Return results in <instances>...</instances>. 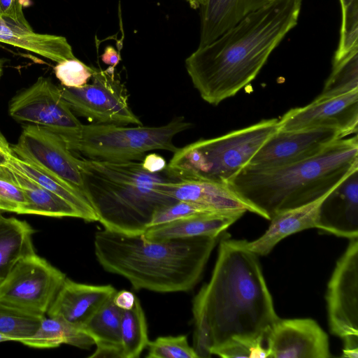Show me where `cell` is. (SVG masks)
<instances>
[{"label": "cell", "instance_id": "cell-27", "mask_svg": "<svg viewBox=\"0 0 358 358\" xmlns=\"http://www.w3.org/2000/svg\"><path fill=\"white\" fill-rule=\"evenodd\" d=\"M20 343L40 349L57 348L62 344L89 349L94 345L90 336L82 329L60 319L45 315L36 332Z\"/></svg>", "mask_w": 358, "mask_h": 358}, {"label": "cell", "instance_id": "cell-18", "mask_svg": "<svg viewBox=\"0 0 358 358\" xmlns=\"http://www.w3.org/2000/svg\"><path fill=\"white\" fill-rule=\"evenodd\" d=\"M164 188L166 193L176 201L196 203L213 212L245 210L252 213L251 207L227 184L200 180L171 179L165 182Z\"/></svg>", "mask_w": 358, "mask_h": 358}, {"label": "cell", "instance_id": "cell-10", "mask_svg": "<svg viewBox=\"0 0 358 358\" xmlns=\"http://www.w3.org/2000/svg\"><path fill=\"white\" fill-rule=\"evenodd\" d=\"M66 278L34 252L22 259L0 283V299L45 315Z\"/></svg>", "mask_w": 358, "mask_h": 358}, {"label": "cell", "instance_id": "cell-42", "mask_svg": "<svg viewBox=\"0 0 358 358\" xmlns=\"http://www.w3.org/2000/svg\"><path fill=\"white\" fill-rule=\"evenodd\" d=\"M353 0H339L341 8H343L350 4Z\"/></svg>", "mask_w": 358, "mask_h": 358}, {"label": "cell", "instance_id": "cell-17", "mask_svg": "<svg viewBox=\"0 0 358 358\" xmlns=\"http://www.w3.org/2000/svg\"><path fill=\"white\" fill-rule=\"evenodd\" d=\"M316 228L350 240L358 238V170L323 201Z\"/></svg>", "mask_w": 358, "mask_h": 358}, {"label": "cell", "instance_id": "cell-2", "mask_svg": "<svg viewBox=\"0 0 358 358\" xmlns=\"http://www.w3.org/2000/svg\"><path fill=\"white\" fill-rule=\"evenodd\" d=\"M302 0H270L185 59L201 99L217 106L259 74L271 52L298 24Z\"/></svg>", "mask_w": 358, "mask_h": 358}, {"label": "cell", "instance_id": "cell-37", "mask_svg": "<svg viewBox=\"0 0 358 358\" xmlns=\"http://www.w3.org/2000/svg\"><path fill=\"white\" fill-rule=\"evenodd\" d=\"M142 168L150 173H159L166 170L167 164L165 159L157 153L145 155L141 161Z\"/></svg>", "mask_w": 358, "mask_h": 358}, {"label": "cell", "instance_id": "cell-39", "mask_svg": "<svg viewBox=\"0 0 358 358\" xmlns=\"http://www.w3.org/2000/svg\"><path fill=\"white\" fill-rule=\"evenodd\" d=\"M101 58L104 64L115 68L121 60L120 52L110 45H108L105 48Z\"/></svg>", "mask_w": 358, "mask_h": 358}, {"label": "cell", "instance_id": "cell-5", "mask_svg": "<svg viewBox=\"0 0 358 358\" xmlns=\"http://www.w3.org/2000/svg\"><path fill=\"white\" fill-rule=\"evenodd\" d=\"M83 194L105 229L144 234L154 213L177 201L165 192L166 171L150 173L141 162L79 159Z\"/></svg>", "mask_w": 358, "mask_h": 358}, {"label": "cell", "instance_id": "cell-41", "mask_svg": "<svg viewBox=\"0 0 358 358\" xmlns=\"http://www.w3.org/2000/svg\"><path fill=\"white\" fill-rule=\"evenodd\" d=\"M187 1L192 8H199L203 4L204 0H185Z\"/></svg>", "mask_w": 358, "mask_h": 358}, {"label": "cell", "instance_id": "cell-11", "mask_svg": "<svg viewBox=\"0 0 358 358\" xmlns=\"http://www.w3.org/2000/svg\"><path fill=\"white\" fill-rule=\"evenodd\" d=\"M331 332L346 350L358 348V239L350 240L337 261L326 294Z\"/></svg>", "mask_w": 358, "mask_h": 358}, {"label": "cell", "instance_id": "cell-15", "mask_svg": "<svg viewBox=\"0 0 358 358\" xmlns=\"http://www.w3.org/2000/svg\"><path fill=\"white\" fill-rule=\"evenodd\" d=\"M270 358H328V336L310 318L280 319L266 337Z\"/></svg>", "mask_w": 358, "mask_h": 358}, {"label": "cell", "instance_id": "cell-34", "mask_svg": "<svg viewBox=\"0 0 358 358\" xmlns=\"http://www.w3.org/2000/svg\"><path fill=\"white\" fill-rule=\"evenodd\" d=\"M95 67L89 66L76 57L58 62L54 67L57 78L66 87H80L92 77Z\"/></svg>", "mask_w": 358, "mask_h": 358}, {"label": "cell", "instance_id": "cell-16", "mask_svg": "<svg viewBox=\"0 0 358 358\" xmlns=\"http://www.w3.org/2000/svg\"><path fill=\"white\" fill-rule=\"evenodd\" d=\"M116 292L110 285L84 284L66 278L46 314L81 329Z\"/></svg>", "mask_w": 358, "mask_h": 358}, {"label": "cell", "instance_id": "cell-32", "mask_svg": "<svg viewBox=\"0 0 358 358\" xmlns=\"http://www.w3.org/2000/svg\"><path fill=\"white\" fill-rule=\"evenodd\" d=\"M148 358H198L185 335L161 336L148 342Z\"/></svg>", "mask_w": 358, "mask_h": 358}, {"label": "cell", "instance_id": "cell-24", "mask_svg": "<svg viewBox=\"0 0 358 358\" xmlns=\"http://www.w3.org/2000/svg\"><path fill=\"white\" fill-rule=\"evenodd\" d=\"M6 166L29 177L64 199L78 210L82 220L87 222L98 221L92 207L84 194L58 176L17 157L14 153Z\"/></svg>", "mask_w": 358, "mask_h": 358}, {"label": "cell", "instance_id": "cell-33", "mask_svg": "<svg viewBox=\"0 0 358 358\" xmlns=\"http://www.w3.org/2000/svg\"><path fill=\"white\" fill-rule=\"evenodd\" d=\"M23 191L17 182L13 170L0 166V213L22 214L26 204Z\"/></svg>", "mask_w": 358, "mask_h": 358}, {"label": "cell", "instance_id": "cell-45", "mask_svg": "<svg viewBox=\"0 0 358 358\" xmlns=\"http://www.w3.org/2000/svg\"><path fill=\"white\" fill-rule=\"evenodd\" d=\"M6 341H12V340L10 338L0 334V343Z\"/></svg>", "mask_w": 358, "mask_h": 358}, {"label": "cell", "instance_id": "cell-4", "mask_svg": "<svg viewBox=\"0 0 358 358\" xmlns=\"http://www.w3.org/2000/svg\"><path fill=\"white\" fill-rule=\"evenodd\" d=\"M358 170L357 134L340 138L319 154L271 168L244 166L228 187L252 209L270 220L275 214L312 202L336 188Z\"/></svg>", "mask_w": 358, "mask_h": 358}, {"label": "cell", "instance_id": "cell-30", "mask_svg": "<svg viewBox=\"0 0 358 358\" xmlns=\"http://www.w3.org/2000/svg\"><path fill=\"white\" fill-rule=\"evenodd\" d=\"M358 89V49L332 61L331 72L320 98L340 96Z\"/></svg>", "mask_w": 358, "mask_h": 358}, {"label": "cell", "instance_id": "cell-35", "mask_svg": "<svg viewBox=\"0 0 358 358\" xmlns=\"http://www.w3.org/2000/svg\"><path fill=\"white\" fill-rule=\"evenodd\" d=\"M210 213L216 212L196 203L177 201L157 210L154 213L148 228L194 215Z\"/></svg>", "mask_w": 358, "mask_h": 358}, {"label": "cell", "instance_id": "cell-44", "mask_svg": "<svg viewBox=\"0 0 358 358\" xmlns=\"http://www.w3.org/2000/svg\"><path fill=\"white\" fill-rule=\"evenodd\" d=\"M4 62V59L0 57V78L3 74Z\"/></svg>", "mask_w": 358, "mask_h": 358}, {"label": "cell", "instance_id": "cell-20", "mask_svg": "<svg viewBox=\"0 0 358 358\" xmlns=\"http://www.w3.org/2000/svg\"><path fill=\"white\" fill-rule=\"evenodd\" d=\"M270 0H204L200 8L199 47L210 44Z\"/></svg>", "mask_w": 358, "mask_h": 358}, {"label": "cell", "instance_id": "cell-19", "mask_svg": "<svg viewBox=\"0 0 358 358\" xmlns=\"http://www.w3.org/2000/svg\"><path fill=\"white\" fill-rule=\"evenodd\" d=\"M331 192L312 202L273 215L268 229L261 236L252 241H247L248 248L257 256H265L285 238L308 229L316 228L321 205Z\"/></svg>", "mask_w": 358, "mask_h": 358}, {"label": "cell", "instance_id": "cell-43", "mask_svg": "<svg viewBox=\"0 0 358 358\" xmlns=\"http://www.w3.org/2000/svg\"><path fill=\"white\" fill-rule=\"evenodd\" d=\"M19 1L23 8L28 7L31 3V0H19Z\"/></svg>", "mask_w": 358, "mask_h": 358}, {"label": "cell", "instance_id": "cell-8", "mask_svg": "<svg viewBox=\"0 0 358 358\" xmlns=\"http://www.w3.org/2000/svg\"><path fill=\"white\" fill-rule=\"evenodd\" d=\"M8 113L17 122L44 127L56 133L71 152H77L83 124L63 98L59 87L49 78L39 77L14 96Z\"/></svg>", "mask_w": 358, "mask_h": 358}, {"label": "cell", "instance_id": "cell-25", "mask_svg": "<svg viewBox=\"0 0 358 358\" xmlns=\"http://www.w3.org/2000/svg\"><path fill=\"white\" fill-rule=\"evenodd\" d=\"M34 233L27 222L0 213V283L22 259L35 252Z\"/></svg>", "mask_w": 358, "mask_h": 358}, {"label": "cell", "instance_id": "cell-22", "mask_svg": "<svg viewBox=\"0 0 358 358\" xmlns=\"http://www.w3.org/2000/svg\"><path fill=\"white\" fill-rule=\"evenodd\" d=\"M0 42L37 54L55 62L73 59L67 39L62 36L39 34L29 27L0 18Z\"/></svg>", "mask_w": 358, "mask_h": 358}, {"label": "cell", "instance_id": "cell-1", "mask_svg": "<svg viewBox=\"0 0 358 358\" xmlns=\"http://www.w3.org/2000/svg\"><path fill=\"white\" fill-rule=\"evenodd\" d=\"M245 240L222 238L209 281L192 303L193 348L210 357L232 341L264 344L279 320L259 258Z\"/></svg>", "mask_w": 358, "mask_h": 358}, {"label": "cell", "instance_id": "cell-9", "mask_svg": "<svg viewBox=\"0 0 358 358\" xmlns=\"http://www.w3.org/2000/svg\"><path fill=\"white\" fill-rule=\"evenodd\" d=\"M91 83L80 87L59 86L72 111L96 124L141 125L131 110L127 90L115 68H95Z\"/></svg>", "mask_w": 358, "mask_h": 358}, {"label": "cell", "instance_id": "cell-38", "mask_svg": "<svg viewBox=\"0 0 358 358\" xmlns=\"http://www.w3.org/2000/svg\"><path fill=\"white\" fill-rule=\"evenodd\" d=\"M136 299V296L133 292L128 290H121L116 292L113 301L115 305L121 310H129L134 306Z\"/></svg>", "mask_w": 358, "mask_h": 358}, {"label": "cell", "instance_id": "cell-12", "mask_svg": "<svg viewBox=\"0 0 358 358\" xmlns=\"http://www.w3.org/2000/svg\"><path fill=\"white\" fill-rule=\"evenodd\" d=\"M10 147L17 157L52 173L83 194L79 159L56 133L28 124L23 127L17 143Z\"/></svg>", "mask_w": 358, "mask_h": 358}, {"label": "cell", "instance_id": "cell-21", "mask_svg": "<svg viewBox=\"0 0 358 358\" xmlns=\"http://www.w3.org/2000/svg\"><path fill=\"white\" fill-rule=\"evenodd\" d=\"M245 210L194 215L148 228L145 236L151 241H164L196 236H220L236 222Z\"/></svg>", "mask_w": 358, "mask_h": 358}, {"label": "cell", "instance_id": "cell-13", "mask_svg": "<svg viewBox=\"0 0 358 358\" xmlns=\"http://www.w3.org/2000/svg\"><path fill=\"white\" fill-rule=\"evenodd\" d=\"M331 128L345 136L357 134L358 89L328 98L317 96L311 103L286 112L278 120V130L291 131Z\"/></svg>", "mask_w": 358, "mask_h": 358}, {"label": "cell", "instance_id": "cell-6", "mask_svg": "<svg viewBox=\"0 0 358 358\" xmlns=\"http://www.w3.org/2000/svg\"><path fill=\"white\" fill-rule=\"evenodd\" d=\"M278 130V119L262 120L222 136L178 148L166 171L175 180L226 184Z\"/></svg>", "mask_w": 358, "mask_h": 358}, {"label": "cell", "instance_id": "cell-7", "mask_svg": "<svg viewBox=\"0 0 358 358\" xmlns=\"http://www.w3.org/2000/svg\"><path fill=\"white\" fill-rule=\"evenodd\" d=\"M192 127L182 116L158 127L83 124L77 152L90 159L141 162L150 151L176 152L178 148L173 143L174 137Z\"/></svg>", "mask_w": 358, "mask_h": 358}, {"label": "cell", "instance_id": "cell-31", "mask_svg": "<svg viewBox=\"0 0 358 358\" xmlns=\"http://www.w3.org/2000/svg\"><path fill=\"white\" fill-rule=\"evenodd\" d=\"M341 24L338 47L332 61H337L358 49V0L341 9Z\"/></svg>", "mask_w": 358, "mask_h": 358}, {"label": "cell", "instance_id": "cell-23", "mask_svg": "<svg viewBox=\"0 0 358 358\" xmlns=\"http://www.w3.org/2000/svg\"><path fill=\"white\" fill-rule=\"evenodd\" d=\"M110 298L81 329L96 345L90 358H121L122 310Z\"/></svg>", "mask_w": 358, "mask_h": 358}, {"label": "cell", "instance_id": "cell-29", "mask_svg": "<svg viewBox=\"0 0 358 358\" xmlns=\"http://www.w3.org/2000/svg\"><path fill=\"white\" fill-rule=\"evenodd\" d=\"M45 315L27 311L0 299V334L12 341L20 343L36 332Z\"/></svg>", "mask_w": 358, "mask_h": 358}, {"label": "cell", "instance_id": "cell-36", "mask_svg": "<svg viewBox=\"0 0 358 358\" xmlns=\"http://www.w3.org/2000/svg\"><path fill=\"white\" fill-rule=\"evenodd\" d=\"M0 17L22 26L31 27L26 20L19 0H0Z\"/></svg>", "mask_w": 358, "mask_h": 358}, {"label": "cell", "instance_id": "cell-40", "mask_svg": "<svg viewBox=\"0 0 358 358\" xmlns=\"http://www.w3.org/2000/svg\"><path fill=\"white\" fill-rule=\"evenodd\" d=\"M13 154L10 145L0 132V166H6Z\"/></svg>", "mask_w": 358, "mask_h": 358}, {"label": "cell", "instance_id": "cell-3", "mask_svg": "<svg viewBox=\"0 0 358 358\" xmlns=\"http://www.w3.org/2000/svg\"><path fill=\"white\" fill-rule=\"evenodd\" d=\"M219 236L151 241L103 229L94 236L102 268L126 278L136 290L188 292L199 282Z\"/></svg>", "mask_w": 358, "mask_h": 358}, {"label": "cell", "instance_id": "cell-14", "mask_svg": "<svg viewBox=\"0 0 358 358\" xmlns=\"http://www.w3.org/2000/svg\"><path fill=\"white\" fill-rule=\"evenodd\" d=\"M344 137L346 136L341 131L331 128L291 131L277 130L246 165L262 169L297 162L319 154L329 145Z\"/></svg>", "mask_w": 358, "mask_h": 358}, {"label": "cell", "instance_id": "cell-26", "mask_svg": "<svg viewBox=\"0 0 358 358\" xmlns=\"http://www.w3.org/2000/svg\"><path fill=\"white\" fill-rule=\"evenodd\" d=\"M13 171L27 201L22 214L81 219L78 210L64 199L29 177L13 170Z\"/></svg>", "mask_w": 358, "mask_h": 358}, {"label": "cell", "instance_id": "cell-28", "mask_svg": "<svg viewBox=\"0 0 358 358\" xmlns=\"http://www.w3.org/2000/svg\"><path fill=\"white\" fill-rule=\"evenodd\" d=\"M121 358H137L149 342L148 326L144 311L136 297L134 306L122 310Z\"/></svg>", "mask_w": 358, "mask_h": 358}]
</instances>
